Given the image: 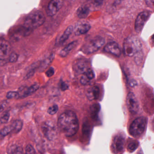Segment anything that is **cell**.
Masks as SVG:
<instances>
[{
	"label": "cell",
	"mask_w": 154,
	"mask_h": 154,
	"mask_svg": "<svg viewBox=\"0 0 154 154\" xmlns=\"http://www.w3.org/2000/svg\"><path fill=\"white\" fill-rule=\"evenodd\" d=\"M57 125L60 131L66 137L75 135L79 129V122L76 114L72 111H66L60 115Z\"/></svg>",
	"instance_id": "6da1fadb"
},
{
	"label": "cell",
	"mask_w": 154,
	"mask_h": 154,
	"mask_svg": "<svg viewBox=\"0 0 154 154\" xmlns=\"http://www.w3.org/2000/svg\"><path fill=\"white\" fill-rule=\"evenodd\" d=\"M123 49L125 55L132 57L141 51L142 45L138 38L135 36H131L124 40Z\"/></svg>",
	"instance_id": "7a4b0ae2"
},
{
	"label": "cell",
	"mask_w": 154,
	"mask_h": 154,
	"mask_svg": "<svg viewBox=\"0 0 154 154\" xmlns=\"http://www.w3.org/2000/svg\"><path fill=\"white\" fill-rule=\"evenodd\" d=\"M45 17L42 11H37L29 14L26 18L24 26L31 30L41 26L45 21Z\"/></svg>",
	"instance_id": "3957f363"
},
{
	"label": "cell",
	"mask_w": 154,
	"mask_h": 154,
	"mask_svg": "<svg viewBox=\"0 0 154 154\" xmlns=\"http://www.w3.org/2000/svg\"><path fill=\"white\" fill-rule=\"evenodd\" d=\"M147 123V119L140 117L133 121L129 129V133L134 137L141 136L146 130Z\"/></svg>",
	"instance_id": "277c9868"
},
{
	"label": "cell",
	"mask_w": 154,
	"mask_h": 154,
	"mask_svg": "<svg viewBox=\"0 0 154 154\" xmlns=\"http://www.w3.org/2000/svg\"><path fill=\"white\" fill-rule=\"evenodd\" d=\"M104 38L100 36H97L85 44L81 50L87 54H93L98 51L104 45Z\"/></svg>",
	"instance_id": "5b68a950"
},
{
	"label": "cell",
	"mask_w": 154,
	"mask_h": 154,
	"mask_svg": "<svg viewBox=\"0 0 154 154\" xmlns=\"http://www.w3.org/2000/svg\"><path fill=\"white\" fill-rule=\"evenodd\" d=\"M126 103L129 111L133 114H136L139 110V104L136 96L132 92L128 94L126 98Z\"/></svg>",
	"instance_id": "8992f818"
},
{
	"label": "cell",
	"mask_w": 154,
	"mask_h": 154,
	"mask_svg": "<svg viewBox=\"0 0 154 154\" xmlns=\"http://www.w3.org/2000/svg\"><path fill=\"white\" fill-rule=\"evenodd\" d=\"M42 130L44 135L49 140L54 139L56 137V128L51 122H47L44 123L42 127Z\"/></svg>",
	"instance_id": "52a82bcc"
},
{
	"label": "cell",
	"mask_w": 154,
	"mask_h": 154,
	"mask_svg": "<svg viewBox=\"0 0 154 154\" xmlns=\"http://www.w3.org/2000/svg\"><path fill=\"white\" fill-rule=\"evenodd\" d=\"M63 4V1L61 0H52L48 5L47 14L49 17H54L60 9Z\"/></svg>",
	"instance_id": "ba28073f"
},
{
	"label": "cell",
	"mask_w": 154,
	"mask_h": 154,
	"mask_svg": "<svg viewBox=\"0 0 154 154\" xmlns=\"http://www.w3.org/2000/svg\"><path fill=\"white\" fill-rule=\"evenodd\" d=\"M125 145V138L122 135H117L112 140V149L115 154H121L123 152Z\"/></svg>",
	"instance_id": "9c48e42d"
},
{
	"label": "cell",
	"mask_w": 154,
	"mask_h": 154,
	"mask_svg": "<svg viewBox=\"0 0 154 154\" xmlns=\"http://www.w3.org/2000/svg\"><path fill=\"white\" fill-rule=\"evenodd\" d=\"M150 15L149 12L146 11L141 12L138 15L135 24V30L137 33H140L142 30Z\"/></svg>",
	"instance_id": "30bf717a"
},
{
	"label": "cell",
	"mask_w": 154,
	"mask_h": 154,
	"mask_svg": "<svg viewBox=\"0 0 154 154\" xmlns=\"http://www.w3.org/2000/svg\"><path fill=\"white\" fill-rule=\"evenodd\" d=\"M33 30L27 28L23 25L22 26L18 27L13 29L11 35L13 40H18L22 37H26L29 35Z\"/></svg>",
	"instance_id": "8fae6325"
},
{
	"label": "cell",
	"mask_w": 154,
	"mask_h": 154,
	"mask_svg": "<svg viewBox=\"0 0 154 154\" xmlns=\"http://www.w3.org/2000/svg\"><path fill=\"white\" fill-rule=\"evenodd\" d=\"M72 67L73 71L77 75L84 74L89 68L87 61L83 59L76 60L74 63Z\"/></svg>",
	"instance_id": "7c38bea8"
},
{
	"label": "cell",
	"mask_w": 154,
	"mask_h": 154,
	"mask_svg": "<svg viewBox=\"0 0 154 154\" xmlns=\"http://www.w3.org/2000/svg\"><path fill=\"white\" fill-rule=\"evenodd\" d=\"M91 28V26L88 22L85 21H80L74 26V33L76 36L86 34Z\"/></svg>",
	"instance_id": "4fadbf2b"
},
{
	"label": "cell",
	"mask_w": 154,
	"mask_h": 154,
	"mask_svg": "<svg viewBox=\"0 0 154 154\" xmlns=\"http://www.w3.org/2000/svg\"><path fill=\"white\" fill-rule=\"evenodd\" d=\"M11 47L8 42L5 39H1L0 42V59L5 60L9 56Z\"/></svg>",
	"instance_id": "5bb4252c"
},
{
	"label": "cell",
	"mask_w": 154,
	"mask_h": 154,
	"mask_svg": "<svg viewBox=\"0 0 154 154\" xmlns=\"http://www.w3.org/2000/svg\"><path fill=\"white\" fill-rule=\"evenodd\" d=\"M39 88V85L37 83H35L28 87L21 88L20 91V98H25L30 96L35 92Z\"/></svg>",
	"instance_id": "9a60e30c"
},
{
	"label": "cell",
	"mask_w": 154,
	"mask_h": 154,
	"mask_svg": "<svg viewBox=\"0 0 154 154\" xmlns=\"http://www.w3.org/2000/svg\"><path fill=\"white\" fill-rule=\"evenodd\" d=\"M104 51L109 54H112L117 57L120 56V48L119 45L115 42H110L108 43L104 48Z\"/></svg>",
	"instance_id": "2e32d148"
},
{
	"label": "cell",
	"mask_w": 154,
	"mask_h": 154,
	"mask_svg": "<svg viewBox=\"0 0 154 154\" xmlns=\"http://www.w3.org/2000/svg\"><path fill=\"white\" fill-rule=\"evenodd\" d=\"M100 94V89L97 86H93L86 91V97L88 100L92 101L97 100Z\"/></svg>",
	"instance_id": "e0dca14e"
},
{
	"label": "cell",
	"mask_w": 154,
	"mask_h": 154,
	"mask_svg": "<svg viewBox=\"0 0 154 154\" xmlns=\"http://www.w3.org/2000/svg\"><path fill=\"white\" fill-rule=\"evenodd\" d=\"M77 44V41H74L71 42L60 51L59 53V56L62 57H66L70 54V52L76 46Z\"/></svg>",
	"instance_id": "ac0fdd59"
},
{
	"label": "cell",
	"mask_w": 154,
	"mask_h": 154,
	"mask_svg": "<svg viewBox=\"0 0 154 154\" xmlns=\"http://www.w3.org/2000/svg\"><path fill=\"white\" fill-rule=\"evenodd\" d=\"M90 9L87 5H82L78 8L76 11V15L79 18L85 19L90 14Z\"/></svg>",
	"instance_id": "d6986e66"
},
{
	"label": "cell",
	"mask_w": 154,
	"mask_h": 154,
	"mask_svg": "<svg viewBox=\"0 0 154 154\" xmlns=\"http://www.w3.org/2000/svg\"><path fill=\"white\" fill-rule=\"evenodd\" d=\"M74 32V26H68L64 32L63 34L62 35L58 41L59 44H63L69 38L72 33Z\"/></svg>",
	"instance_id": "ffe728a7"
},
{
	"label": "cell",
	"mask_w": 154,
	"mask_h": 154,
	"mask_svg": "<svg viewBox=\"0 0 154 154\" xmlns=\"http://www.w3.org/2000/svg\"><path fill=\"white\" fill-rule=\"evenodd\" d=\"M7 152L8 154H24L22 147L16 144L10 146L8 149Z\"/></svg>",
	"instance_id": "44dd1931"
},
{
	"label": "cell",
	"mask_w": 154,
	"mask_h": 154,
	"mask_svg": "<svg viewBox=\"0 0 154 154\" xmlns=\"http://www.w3.org/2000/svg\"><path fill=\"white\" fill-rule=\"evenodd\" d=\"M54 57L55 55L54 54H52L51 55L49 56L48 58L45 59L43 62H42L39 66V71L41 72L45 71L53 62Z\"/></svg>",
	"instance_id": "7402d4cb"
},
{
	"label": "cell",
	"mask_w": 154,
	"mask_h": 154,
	"mask_svg": "<svg viewBox=\"0 0 154 154\" xmlns=\"http://www.w3.org/2000/svg\"><path fill=\"white\" fill-rule=\"evenodd\" d=\"M11 126L12 129V132L18 133L22 129L23 122L20 120H16L12 122Z\"/></svg>",
	"instance_id": "603a6c76"
},
{
	"label": "cell",
	"mask_w": 154,
	"mask_h": 154,
	"mask_svg": "<svg viewBox=\"0 0 154 154\" xmlns=\"http://www.w3.org/2000/svg\"><path fill=\"white\" fill-rule=\"evenodd\" d=\"M100 107L98 103L93 104L90 108L91 116L94 119H96L98 117V113L100 110Z\"/></svg>",
	"instance_id": "cb8c5ba5"
},
{
	"label": "cell",
	"mask_w": 154,
	"mask_h": 154,
	"mask_svg": "<svg viewBox=\"0 0 154 154\" xmlns=\"http://www.w3.org/2000/svg\"><path fill=\"white\" fill-rule=\"evenodd\" d=\"M139 142L137 140H132L128 144V149L130 152H133L137 148Z\"/></svg>",
	"instance_id": "d4e9b609"
},
{
	"label": "cell",
	"mask_w": 154,
	"mask_h": 154,
	"mask_svg": "<svg viewBox=\"0 0 154 154\" xmlns=\"http://www.w3.org/2000/svg\"><path fill=\"white\" fill-rule=\"evenodd\" d=\"M10 114L8 111H5L3 112L1 116L0 121L1 124H5L7 123L9 119Z\"/></svg>",
	"instance_id": "484cf974"
},
{
	"label": "cell",
	"mask_w": 154,
	"mask_h": 154,
	"mask_svg": "<svg viewBox=\"0 0 154 154\" xmlns=\"http://www.w3.org/2000/svg\"><path fill=\"white\" fill-rule=\"evenodd\" d=\"M6 97L8 99H18L20 98V94L18 92L9 91L7 93Z\"/></svg>",
	"instance_id": "4316f807"
},
{
	"label": "cell",
	"mask_w": 154,
	"mask_h": 154,
	"mask_svg": "<svg viewBox=\"0 0 154 154\" xmlns=\"http://www.w3.org/2000/svg\"><path fill=\"white\" fill-rule=\"evenodd\" d=\"M12 131V129H11V125L10 126H6L1 131V135L2 137H5Z\"/></svg>",
	"instance_id": "83f0119b"
},
{
	"label": "cell",
	"mask_w": 154,
	"mask_h": 154,
	"mask_svg": "<svg viewBox=\"0 0 154 154\" xmlns=\"http://www.w3.org/2000/svg\"><path fill=\"white\" fill-rule=\"evenodd\" d=\"M84 75H85L90 81L93 80L95 77L94 72L90 68L87 69V71L85 72Z\"/></svg>",
	"instance_id": "f1b7e54d"
},
{
	"label": "cell",
	"mask_w": 154,
	"mask_h": 154,
	"mask_svg": "<svg viewBox=\"0 0 154 154\" xmlns=\"http://www.w3.org/2000/svg\"><path fill=\"white\" fill-rule=\"evenodd\" d=\"M58 111V106L57 104H54L48 108V112L50 115H54V114H56Z\"/></svg>",
	"instance_id": "f546056e"
},
{
	"label": "cell",
	"mask_w": 154,
	"mask_h": 154,
	"mask_svg": "<svg viewBox=\"0 0 154 154\" xmlns=\"http://www.w3.org/2000/svg\"><path fill=\"white\" fill-rule=\"evenodd\" d=\"M26 154H36V151L32 145L29 144L26 146Z\"/></svg>",
	"instance_id": "4dcf8cb0"
},
{
	"label": "cell",
	"mask_w": 154,
	"mask_h": 154,
	"mask_svg": "<svg viewBox=\"0 0 154 154\" xmlns=\"http://www.w3.org/2000/svg\"><path fill=\"white\" fill-rule=\"evenodd\" d=\"M18 59V55L15 53H12L10 55L9 60L11 63H14L17 62Z\"/></svg>",
	"instance_id": "1f68e13d"
},
{
	"label": "cell",
	"mask_w": 154,
	"mask_h": 154,
	"mask_svg": "<svg viewBox=\"0 0 154 154\" xmlns=\"http://www.w3.org/2000/svg\"><path fill=\"white\" fill-rule=\"evenodd\" d=\"M59 86L62 91H65L69 89V86L68 84L63 82V80H61L60 81Z\"/></svg>",
	"instance_id": "d6a6232c"
},
{
	"label": "cell",
	"mask_w": 154,
	"mask_h": 154,
	"mask_svg": "<svg viewBox=\"0 0 154 154\" xmlns=\"http://www.w3.org/2000/svg\"><path fill=\"white\" fill-rule=\"evenodd\" d=\"M91 81L84 74L80 79V82L83 85H87Z\"/></svg>",
	"instance_id": "836d02e7"
},
{
	"label": "cell",
	"mask_w": 154,
	"mask_h": 154,
	"mask_svg": "<svg viewBox=\"0 0 154 154\" xmlns=\"http://www.w3.org/2000/svg\"><path fill=\"white\" fill-rule=\"evenodd\" d=\"M35 67H34L33 68H31L30 70H29V72L27 74L26 76H25V79H28L29 78H31L33 75H34V73L35 72Z\"/></svg>",
	"instance_id": "e575fe53"
},
{
	"label": "cell",
	"mask_w": 154,
	"mask_h": 154,
	"mask_svg": "<svg viewBox=\"0 0 154 154\" xmlns=\"http://www.w3.org/2000/svg\"><path fill=\"white\" fill-rule=\"evenodd\" d=\"M54 68L53 67H51L46 72V75L48 77H50L54 74Z\"/></svg>",
	"instance_id": "d590c367"
},
{
	"label": "cell",
	"mask_w": 154,
	"mask_h": 154,
	"mask_svg": "<svg viewBox=\"0 0 154 154\" xmlns=\"http://www.w3.org/2000/svg\"><path fill=\"white\" fill-rule=\"evenodd\" d=\"M7 101H3V102L1 103V112H2L3 110L4 109V108L6 106V104H7Z\"/></svg>",
	"instance_id": "8d00e7d4"
},
{
	"label": "cell",
	"mask_w": 154,
	"mask_h": 154,
	"mask_svg": "<svg viewBox=\"0 0 154 154\" xmlns=\"http://www.w3.org/2000/svg\"><path fill=\"white\" fill-rule=\"evenodd\" d=\"M146 3L147 5L149 6V7H154V1H146Z\"/></svg>",
	"instance_id": "74e56055"
}]
</instances>
